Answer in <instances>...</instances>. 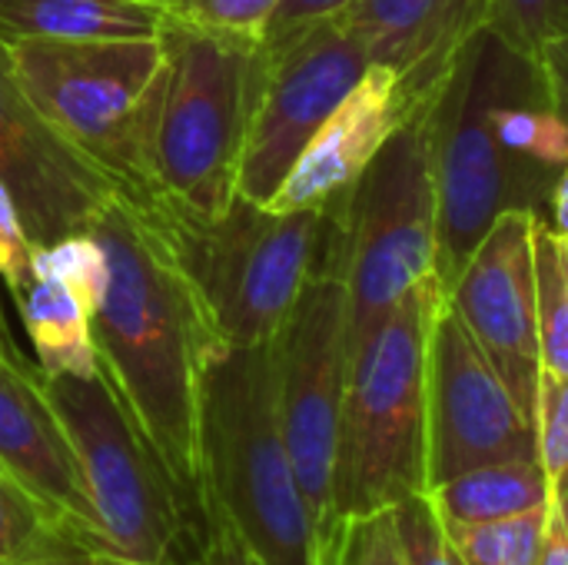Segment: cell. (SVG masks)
I'll use <instances>...</instances> for the list:
<instances>
[{
	"label": "cell",
	"instance_id": "6da1fadb",
	"mask_svg": "<svg viewBox=\"0 0 568 565\" xmlns=\"http://www.w3.org/2000/svg\"><path fill=\"white\" fill-rule=\"evenodd\" d=\"M87 230L106 256V290L90 313L100 376L203 516L200 403L206 373L230 340L186 266L176 223L160 196L123 186Z\"/></svg>",
	"mask_w": 568,
	"mask_h": 565
},
{
	"label": "cell",
	"instance_id": "7a4b0ae2",
	"mask_svg": "<svg viewBox=\"0 0 568 565\" xmlns=\"http://www.w3.org/2000/svg\"><path fill=\"white\" fill-rule=\"evenodd\" d=\"M200 503L263 565L320 559V533L280 423L276 340L230 346L206 373Z\"/></svg>",
	"mask_w": 568,
	"mask_h": 565
},
{
	"label": "cell",
	"instance_id": "3957f363",
	"mask_svg": "<svg viewBox=\"0 0 568 565\" xmlns=\"http://www.w3.org/2000/svg\"><path fill=\"white\" fill-rule=\"evenodd\" d=\"M163 67L153 87L143 190L163 203L220 216L240 193L236 173L266 73L263 40L163 17Z\"/></svg>",
	"mask_w": 568,
	"mask_h": 565
},
{
	"label": "cell",
	"instance_id": "277c9868",
	"mask_svg": "<svg viewBox=\"0 0 568 565\" xmlns=\"http://www.w3.org/2000/svg\"><path fill=\"white\" fill-rule=\"evenodd\" d=\"M529 90H546L539 63L513 53L489 30H479L459 50L429 103L439 196L436 276L446 290L503 213H542L552 193L559 173L509 153L493 133V107L503 97Z\"/></svg>",
	"mask_w": 568,
	"mask_h": 565
},
{
	"label": "cell",
	"instance_id": "5b68a950",
	"mask_svg": "<svg viewBox=\"0 0 568 565\" xmlns=\"http://www.w3.org/2000/svg\"><path fill=\"white\" fill-rule=\"evenodd\" d=\"M443 300L446 286L429 276L349 346L333 523L429 490V333Z\"/></svg>",
	"mask_w": 568,
	"mask_h": 565
},
{
	"label": "cell",
	"instance_id": "8992f818",
	"mask_svg": "<svg viewBox=\"0 0 568 565\" xmlns=\"http://www.w3.org/2000/svg\"><path fill=\"white\" fill-rule=\"evenodd\" d=\"M43 390L67 430L100 549L133 565H180L206 519L176 490L110 383L100 373L43 376Z\"/></svg>",
	"mask_w": 568,
	"mask_h": 565
},
{
	"label": "cell",
	"instance_id": "52a82bcc",
	"mask_svg": "<svg viewBox=\"0 0 568 565\" xmlns=\"http://www.w3.org/2000/svg\"><path fill=\"white\" fill-rule=\"evenodd\" d=\"M190 273L196 276L230 346L280 336L303 286L336 240V200L276 213L236 196L220 216L170 206Z\"/></svg>",
	"mask_w": 568,
	"mask_h": 565
},
{
	"label": "cell",
	"instance_id": "ba28073f",
	"mask_svg": "<svg viewBox=\"0 0 568 565\" xmlns=\"http://www.w3.org/2000/svg\"><path fill=\"white\" fill-rule=\"evenodd\" d=\"M429 103H419L383 143L359 180L336 200L349 346L409 290L436 276L439 196L433 173Z\"/></svg>",
	"mask_w": 568,
	"mask_h": 565
},
{
	"label": "cell",
	"instance_id": "9c48e42d",
	"mask_svg": "<svg viewBox=\"0 0 568 565\" xmlns=\"http://www.w3.org/2000/svg\"><path fill=\"white\" fill-rule=\"evenodd\" d=\"M17 80L43 120L87 160L143 190V143L163 67L156 37L57 40L3 37Z\"/></svg>",
	"mask_w": 568,
	"mask_h": 565
},
{
	"label": "cell",
	"instance_id": "30bf717a",
	"mask_svg": "<svg viewBox=\"0 0 568 565\" xmlns=\"http://www.w3.org/2000/svg\"><path fill=\"white\" fill-rule=\"evenodd\" d=\"M349 373V300L343 280V236L303 286L276 336V393L286 450L310 503L320 543L333 529L339 423Z\"/></svg>",
	"mask_w": 568,
	"mask_h": 565
},
{
	"label": "cell",
	"instance_id": "8fae6325",
	"mask_svg": "<svg viewBox=\"0 0 568 565\" xmlns=\"http://www.w3.org/2000/svg\"><path fill=\"white\" fill-rule=\"evenodd\" d=\"M366 67V47L336 17L266 47V73L243 143L236 193L266 203Z\"/></svg>",
	"mask_w": 568,
	"mask_h": 565
},
{
	"label": "cell",
	"instance_id": "7c38bea8",
	"mask_svg": "<svg viewBox=\"0 0 568 565\" xmlns=\"http://www.w3.org/2000/svg\"><path fill=\"white\" fill-rule=\"evenodd\" d=\"M426 440L429 490L476 466L539 460L536 423L523 413L499 370L449 306V296L429 333Z\"/></svg>",
	"mask_w": 568,
	"mask_h": 565
},
{
	"label": "cell",
	"instance_id": "4fadbf2b",
	"mask_svg": "<svg viewBox=\"0 0 568 565\" xmlns=\"http://www.w3.org/2000/svg\"><path fill=\"white\" fill-rule=\"evenodd\" d=\"M536 210L503 213L446 290L449 306L463 316L479 350L506 380L523 413L536 423L542 353L536 310L532 230Z\"/></svg>",
	"mask_w": 568,
	"mask_h": 565
},
{
	"label": "cell",
	"instance_id": "5bb4252c",
	"mask_svg": "<svg viewBox=\"0 0 568 565\" xmlns=\"http://www.w3.org/2000/svg\"><path fill=\"white\" fill-rule=\"evenodd\" d=\"M0 180L17 200L33 246L93 223L100 206L123 190L116 176L73 150L33 107L0 37Z\"/></svg>",
	"mask_w": 568,
	"mask_h": 565
},
{
	"label": "cell",
	"instance_id": "9a60e30c",
	"mask_svg": "<svg viewBox=\"0 0 568 565\" xmlns=\"http://www.w3.org/2000/svg\"><path fill=\"white\" fill-rule=\"evenodd\" d=\"M0 473L33 496L63 536L97 546L93 513L67 430L43 390V376L23 356L0 350Z\"/></svg>",
	"mask_w": 568,
	"mask_h": 565
},
{
	"label": "cell",
	"instance_id": "2e32d148",
	"mask_svg": "<svg viewBox=\"0 0 568 565\" xmlns=\"http://www.w3.org/2000/svg\"><path fill=\"white\" fill-rule=\"evenodd\" d=\"M413 110L416 107L406 103L399 77L383 63H369L263 206L290 213L339 200Z\"/></svg>",
	"mask_w": 568,
	"mask_h": 565
},
{
	"label": "cell",
	"instance_id": "e0dca14e",
	"mask_svg": "<svg viewBox=\"0 0 568 565\" xmlns=\"http://www.w3.org/2000/svg\"><path fill=\"white\" fill-rule=\"evenodd\" d=\"M336 20L366 47L369 63L399 77L409 107L433 100L459 50L486 30V0H353Z\"/></svg>",
	"mask_w": 568,
	"mask_h": 565
},
{
	"label": "cell",
	"instance_id": "ac0fdd59",
	"mask_svg": "<svg viewBox=\"0 0 568 565\" xmlns=\"http://www.w3.org/2000/svg\"><path fill=\"white\" fill-rule=\"evenodd\" d=\"M27 340L43 376H97V350L90 333V310L80 293L57 273L33 266V280L13 296Z\"/></svg>",
	"mask_w": 568,
	"mask_h": 565
},
{
	"label": "cell",
	"instance_id": "d6986e66",
	"mask_svg": "<svg viewBox=\"0 0 568 565\" xmlns=\"http://www.w3.org/2000/svg\"><path fill=\"white\" fill-rule=\"evenodd\" d=\"M163 17L160 0H10L0 10V37L136 40L156 37Z\"/></svg>",
	"mask_w": 568,
	"mask_h": 565
},
{
	"label": "cell",
	"instance_id": "ffe728a7",
	"mask_svg": "<svg viewBox=\"0 0 568 565\" xmlns=\"http://www.w3.org/2000/svg\"><path fill=\"white\" fill-rule=\"evenodd\" d=\"M549 490L552 483L539 460H509L466 470L426 490V496L446 529H463L546 506Z\"/></svg>",
	"mask_w": 568,
	"mask_h": 565
},
{
	"label": "cell",
	"instance_id": "44dd1931",
	"mask_svg": "<svg viewBox=\"0 0 568 565\" xmlns=\"http://www.w3.org/2000/svg\"><path fill=\"white\" fill-rule=\"evenodd\" d=\"M542 373L568 376V243L539 213L532 230Z\"/></svg>",
	"mask_w": 568,
	"mask_h": 565
},
{
	"label": "cell",
	"instance_id": "7402d4cb",
	"mask_svg": "<svg viewBox=\"0 0 568 565\" xmlns=\"http://www.w3.org/2000/svg\"><path fill=\"white\" fill-rule=\"evenodd\" d=\"M493 133L496 140L546 170H562L568 163V123L552 110L546 90L513 93L493 107Z\"/></svg>",
	"mask_w": 568,
	"mask_h": 565
},
{
	"label": "cell",
	"instance_id": "603a6c76",
	"mask_svg": "<svg viewBox=\"0 0 568 565\" xmlns=\"http://www.w3.org/2000/svg\"><path fill=\"white\" fill-rule=\"evenodd\" d=\"M546 523H549V503L509 519L449 529V536L469 565H539Z\"/></svg>",
	"mask_w": 568,
	"mask_h": 565
},
{
	"label": "cell",
	"instance_id": "cb8c5ba5",
	"mask_svg": "<svg viewBox=\"0 0 568 565\" xmlns=\"http://www.w3.org/2000/svg\"><path fill=\"white\" fill-rule=\"evenodd\" d=\"M486 30L526 60L568 37V0H486Z\"/></svg>",
	"mask_w": 568,
	"mask_h": 565
},
{
	"label": "cell",
	"instance_id": "d4e9b609",
	"mask_svg": "<svg viewBox=\"0 0 568 565\" xmlns=\"http://www.w3.org/2000/svg\"><path fill=\"white\" fill-rule=\"evenodd\" d=\"M316 565H409L403 556L393 509L336 519L320 543Z\"/></svg>",
	"mask_w": 568,
	"mask_h": 565
},
{
	"label": "cell",
	"instance_id": "484cf974",
	"mask_svg": "<svg viewBox=\"0 0 568 565\" xmlns=\"http://www.w3.org/2000/svg\"><path fill=\"white\" fill-rule=\"evenodd\" d=\"M60 539L70 536H63V529L47 516V509L33 496H27L17 483H10L0 473V565L17 563Z\"/></svg>",
	"mask_w": 568,
	"mask_h": 565
},
{
	"label": "cell",
	"instance_id": "4316f807",
	"mask_svg": "<svg viewBox=\"0 0 568 565\" xmlns=\"http://www.w3.org/2000/svg\"><path fill=\"white\" fill-rule=\"evenodd\" d=\"M393 519H396V533L403 543V556L409 565H469L456 549L449 529L436 516L426 493L409 496L399 506H393Z\"/></svg>",
	"mask_w": 568,
	"mask_h": 565
},
{
	"label": "cell",
	"instance_id": "83f0119b",
	"mask_svg": "<svg viewBox=\"0 0 568 565\" xmlns=\"http://www.w3.org/2000/svg\"><path fill=\"white\" fill-rule=\"evenodd\" d=\"M280 3L283 0H166V13L193 27L263 40Z\"/></svg>",
	"mask_w": 568,
	"mask_h": 565
},
{
	"label": "cell",
	"instance_id": "f1b7e54d",
	"mask_svg": "<svg viewBox=\"0 0 568 565\" xmlns=\"http://www.w3.org/2000/svg\"><path fill=\"white\" fill-rule=\"evenodd\" d=\"M536 436L539 460L549 476L568 470V376L542 373L539 406H536Z\"/></svg>",
	"mask_w": 568,
	"mask_h": 565
},
{
	"label": "cell",
	"instance_id": "f546056e",
	"mask_svg": "<svg viewBox=\"0 0 568 565\" xmlns=\"http://www.w3.org/2000/svg\"><path fill=\"white\" fill-rule=\"evenodd\" d=\"M0 280L10 296H20L33 280V243L23 230L20 210L7 183L0 180Z\"/></svg>",
	"mask_w": 568,
	"mask_h": 565
},
{
	"label": "cell",
	"instance_id": "4dcf8cb0",
	"mask_svg": "<svg viewBox=\"0 0 568 565\" xmlns=\"http://www.w3.org/2000/svg\"><path fill=\"white\" fill-rule=\"evenodd\" d=\"M349 3L353 0H283L276 17L270 20V27L263 33V47H280L290 37L303 33L306 27L326 20V17H336Z\"/></svg>",
	"mask_w": 568,
	"mask_h": 565
},
{
	"label": "cell",
	"instance_id": "1f68e13d",
	"mask_svg": "<svg viewBox=\"0 0 568 565\" xmlns=\"http://www.w3.org/2000/svg\"><path fill=\"white\" fill-rule=\"evenodd\" d=\"M180 565H263L220 519L206 516L203 536L196 546L180 559Z\"/></svg>",
	"mask_w": 568,
	"mask_h": 565
},
{
	"label": "cell",
	"instance_id": "d6a6232c",
	"mask_svg": "<svg viewBox=\"0 0 568 565\" xmlns=\"http://www.w3.org/2000/svg\"><path fill=\"white\" fill-rule=\"evenodd\" d=\"M549 523H546V543H542V563L568 565V470L559 476H549Z\"/></svg>",
	"mask_w": 568,
	"mask_h": 565
},
{
	"label": "cell",
	"instance_id": "836d02e7",
	"mask_svg": "<svg viewBox=\"0 0 568 565\" xmlns=\"http://www.w3.org/2000/svg\"><path fill=\"white\" fill-rule=\"evenodd\" d=\"M7 565H133V563H123V559H116V556H110V553L97 549V546H83V543H73V539H60V543H53V546H43V549H37V553H30V556H23V559H17V563H7Z\"/></svg>",
	"mask_w": 568,
	"mask_h": 565
},
{
	"label": "cell",
	"instance_id": "e575fe53",
	"mask_svg": "<svg viewBox=\"0 0 568 565\" xmlns=\"http://www.w3.org/2000/svg\"><path fill=\"white\" fill-rule=\"evenodd\" d=\"M539 70L546 80V93L552 110L568 123V37L546 43V50L539 53Z\"/></svg>",
	"mask_w": 568,
	"mask_h": 565
},
{
	"label": "cell",
	"instance_id": "d590c367",
	"mask_svg": "<svg viewBox=\"0 0 568 565\" xmlns=\"http://www.w3.org/2000/svg\"><path fill=\"white\" fill-rule=\"evenodd\" d=\"M549 210H552V230L568 243V163L559 170V176L552 183Z\"/></svg>",
	"mask_w": 568,
	"mask_h": 565
},
{
	"label": "cell",
	"instance_id": "8d00e7d4",
	"mask_svg": "<svg viewBox=\"0 0 568 565\" xmlns=\"http://www.w3.org/2000/svg\"><path fill=\"white\" fill-rule=\"evenodd\" d=\"M0 350L10 353V356H20V350H17V343H13V336H10V326H7V320H3V310H0Z\"/></svg>",
	"mask_w": 568,
	"mask_h": 565
},
{
	"label": "cell",
	"instance_id": "74e56055",
	"mask_svg": "<svg viewBox=\"0 0 568 565\" xmlns=\"http://www.w3.org/2000/svg\"><path fill=\"white\" fill-rule=\"evenodd\" d=\"M7 3H10V0H0V10H3V7H7Z\"/></svg>",
	"mask_w": 568,
	"mask_h": 565
},
{
	"label": "cell",
	"instance_id": "f35d334b",
	"mask_svg": "<svg viewBox=\"0 0 568 565\" xmlns=\"http://www.w3.org/2000/svg\"><path fill=\"white\" fill-rule=\"evenodd\" d=\"M160 3H166V0H160Z\"/></svg>",
	"mask_w": 568,
	"mask_h": 565
}]
</instances>
